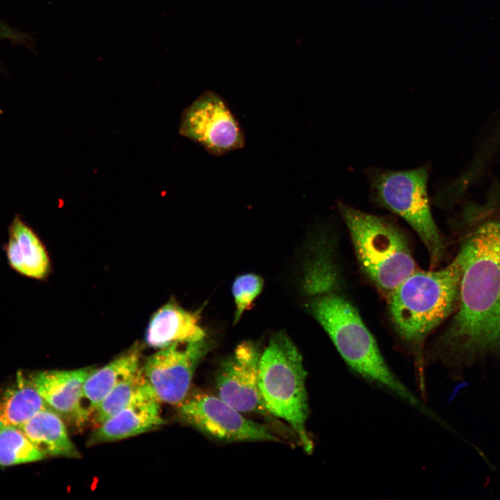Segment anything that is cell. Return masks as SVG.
I'll list each match as a JSON object with an SVG mask.
<instances>
[{
    "label": "cell",
    "instance_id": "obj_7",
    "mask_svg": "<svg viewBox=\"0 0 500 500\" xmlns=\"http://www.w3.org/2000/svg\"><path fill=\"white\" fill-rule=\"evenodd\" d=\"M176 408L182 422L217 440L278 441L267 426L245 417L217 395L203 390L189 393Z\"/></svg>",
    "mask_w": 500,
    "mask_h": 500
},
{
    "label": "cell",
    "instance_id": "obj_13",
    "mask_svg": "<svg viewBox=\"0 0 500 500\" xmlns=\"http://www.w3.org/2000/svg\"><path fill=\"white\" fill-rule=\"evenodd\" d=\"M197 312L187 310L174 301L160 308L152 316L145 333L146 343L162 349L174 344L206 338Z\"/></svg>",
    "mask_w": 500,
    "mask_h": 500
},
{
    "label": "cell",
    "instance_id": "obj_6",
    "mask_svg": "<svg viewBox=\"0 0 500 500\" xmlns=\"http://www.w3.org/2000/svg\"><path fill=\"white\" fill-rule=\"evenodd\" d=\"M427 165L393 171L369 168L366 174L372 201L403 219L425 245L431 268L444 259L447 244L431 213L427 184Z\"/></svg>",
    "mask_w": 500,
    "mask_h": 500
},
{
    "label": "cell",
    "instance_id": "obj_18",
    "mask_svg": "<svg viewBox=\"0 0 500 500\" xmlns=\"http://www.w3.org/2000/svg\"><path fill=\"white\" fill-rule=\"evenodd\" d=\"M153 397L156 396L140 367L118 383L102 399L93 414L94 424L97 426L132 403Z\"/></svg>",
    "mask_w": 500,
    "mask_h": 500
},
{
    "label": "cell",
    "instance_id": "obj_20",
    "mask_svg": "<svg viewBox=\"0 0 500 500\" xmlns=\"http://www.w3.org/2000/svg\"><path fill=\"white\" fill-rule=\"evenodd\" d=\"M263 280L258 274L247 273L237 276L232 285L235 304L234 323L251 308L263 288Z\"/></svg>",
    "mask_w": 500,
    "mask_h": 500
},
{
    "label": "cell",
    "instance_id": "obj_11",
    "mask_svg": "<svg viewBox=\"0 0 500 500\" xmlns=\"http://www.w3.org/2000/svg\"><path fill=\"white\" fill-rule=\"evenodd\" d=\"M94 369L45 370L33 372L28 378L49 408L78 426L90 417L82 405L83 387Z\"/></svg>",
    "mask_w": 500,
    "mask_h": 500
},
{
    "label": "cell",
    "instance_id": "obj_4",
    "mask_svg": "<svg viewBox=\"0 0 500 500\" xmlns=\"http://www.w3.org/2000/svg\"><path fill=\"white\" fill-rule=\"evenodd\" d=\"M307 374L302 356L289 336L283 332L273 335L260 358V392L268 412L287 422L303 449L310 454L314 443L306 428L310 412Z\"/></svg>",
    "mask_w": 500,
    "mask_h": 500
},
{
    "label": "cell",
    "instance_id": "obj_17",
    "mask_svg": "<svg viewBox=\"0 0 500 500\" xmlns=\"http://www.w3.org/2000/svg\"><path fill=\"white\" fill-rule=\"evenodd\" d=\"M49 407L30 383L18 373L16 383L0 397V428H19L41 410Z\"/></svg>",
    "mask_w": 500,
    "mask_h": 500
},
{
    "label": "cell",
    "instance_id": "obj_9",
    "mask_svg": "<svg viewBox=\"0 0 500 500\" xmlns=\"http://www.w3.org/2000/svg\"><path fill=\"white\" fill-rule=\"evenodd\" d=\"M209 350L204 338L172 344L146 359L142 369L160 402L176 406L185 400L195 370Z\"/></svg>",
    "mask_w": 500,
    "mask_h": 500
},
{
    "label": "cell",
    "instance_id": "obj_10",
    "mask_svg": "<svg viewBox=\"0 0 500 500\" xmlns=\"http://www.w3.org/2000/svg\"><path fill=\"white\" fill-rule=\"evenodd\" d=\"M260 355L253 342L239 344L217 369V395L243 414H256L271 419L272 416L264 405L258 386Z\"/></svg>",
    "mask_w": 500,
    "mask_h": 500
},
{
    "label": "cell",
    "instance_id": "obj_15",
    "mask_svg": "<svg viewBox=\"0 0 500 500\" xmlns=\"http://www.w3.org/2000/svg\"><path fill=\"white\" fill-rule=\"evenodd\" d=\"M61 416L49 407L37 412L19 428L45 456L78 458Z\"/></svg>",
    "mask_w": 500,
    "mask_h": 500
},
{
    "label": "cell",
    "instance_id": "obj_16",
    "mask_svg": "<svg viewBox=\"0 0 500 500\" xmlns=\"http://www.w3.org/2000/svg\"><path fill=\"white\" fill-rule=\"evenodd\" d=\"M140 357L139 344H135L105 366L94 369L88 376L83 387L82 405L84 400L88 402L87 410L90 417L118 383L140 369Z\"/></svg>",
    "mask_w": 500,
    "mask_h": 500
},
{
    "label": "cell",
    "instance_id": "obj_22",
    "mask_svg": "<svg viewBox=\"0 0 500 500\" xmlns=\"http://www.w3.org/2000/svg\"><path fill=\"white\" fill-rule=\"evenodd\" d=\"M494 124H495L496 131H497V133L499 134V135L500 136V110H499V113L498 116L495 119Z\"/></svg>",
    "mask_w": 500,
    "mask_h": 500
},
{
    "label": "cell",
    "instance_id": "obj_5",
    "mask_svg": "<svg viewBox=\"0 0 500 500\" xmlns=\"http://www.w3.org/2000/svg\"><path fill=\"white\" fill-rule=\"evenodd\" d=\"M360 265L387 297L418 269L403 231L391 219L338 203Z\"/></svg>",
    "mask_w": 500,
    "mask_h": 500
},
{
    "label": "cell",
    "instance_id": "obj_12",
    "mask_svg": "<svg viewBox=\"0 0 500 500\" xmlns=\"http://www.w3.org/2000/svg\"><path fill=\"white\" fill-rule=\"evenodd\" d=\"M4 250L10 267L27 278L42 280L49 274L47 251L35 232L16 215L8 227Z\"/></svg>",
    "mask_w": 500,
    "mask_h": 500
},
{
    "label": "cell",
    "instance_id": "obj_14",
    "mask_svg": "<svg viewBox=\"0 0 500 500\" xmlns=\"http://www.w3.org/2000/svg\"><path fill=\"white\" fill-rule=\"evenodd\" d=\"M156 397L132 403L108 418L90 435L88 444L116 441L141 434L165 423Z\"/></svg>",
    "mask_w": 500,
    "mask_h": 500
},
{
    "label": "cell",
    "instance_id": "obj_3",
    "mask_svg": "<svg viewBox=\"0 0 500 500\" xmlns=\"http://www.w3.org/2000/svg\"><path fill=\"white\" fill-rule=\"evenodd\" d=\"M461 274V263L455 255L442 268L416 270L388 296L394 329L414 358L423 392L425 343L433 331L455 312Z\"/></svg>",
    "mask_w": 500,
    "mask_h": 500
},
{
    "label": "cell",
    "instance_id": "obj_1",
    "mask_svg": "<svg viewBox=\"0 0 500 500\" xmlns=\"http://www.w3.org/2000/svg\"><path fill=\"white\" fill-rule=\"evenodd\" d=\"M451 222L462 274L458 307L425 351L447 366L500 356V182L483 200L462 199Z\"/></svg>",
    "mask_w": 500,
    "mask_h": 500
},
{
    "label": "cell",
    "instance_id": "obj_21",
    "mask_svg": "<svg viewBox=\"0 0 500 500\" xmlns=\"http://www.w3.org/2000/svg\"><path fill=\"white\" fill-rule=\"evenodd\" d=\"M1 39L23 40L24 37L23 35H21L0 21V40Z\"/></svg>",
    "mask_w": 500,
    "mask_h": 500
},
{
    "label": "cell",
    "instance_id": "obj_19",
    "mask_svg": "<svg viewBox=\"0 0 500 500\" xmlns=\"http://www.w3.org/2000/svg\"><path fill=\"white\" fill-rule=\"evenodd\" d=\"M45 457L19 428H0V467L37 462Z\"/></svg>",
    "mask_w": 500,
    "mask_h": 500
},
{
    "label": "cell",
    "instance_id": "obj_2",
    "mask_svg": "<svg viewBox=\"0 0 500 500\" xmlns=\"http://www.w3.org/2000/svg\"><path fill=\"white\" fill-rule=\"evenodd\" d=\"M306 269L308 308L350 369L366 381L412 403L415 394L391 370L344 290L332 238H321Z\"/></svg>",
    "mask_w": 500,
    "mask_h": 500
},
{
    "label": "cell",
    "instance_id": "obj_8",
    "mask_svg": "<svg viewBox=\"0 0 500 500\" xmlns=\"http://www.w3.org/2000/svg\"><path fill=\"white\" fill-rule=\"evenodd\" d=\"M179 134L219 157L242 149L244 131L226 101L217 92H202L182 112Z\"/></svg>",
    "mask_w": 500,
    "mask_h": 500
}]
</instances>
